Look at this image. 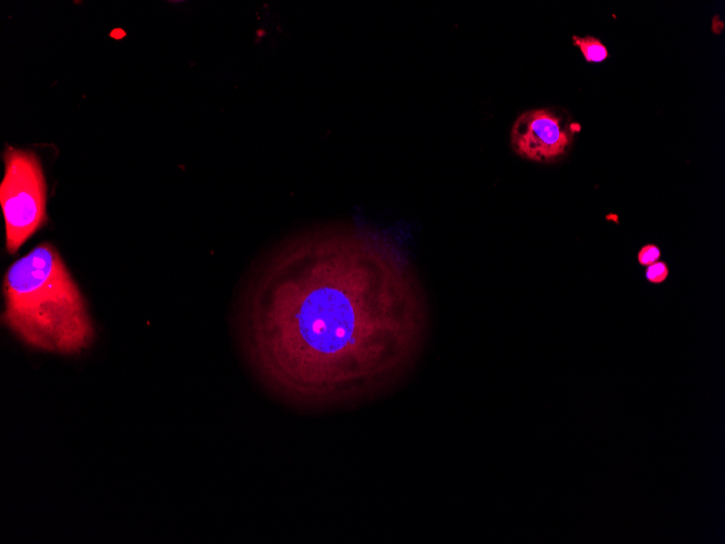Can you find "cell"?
<instances>
[{
	"label": "cell",
	"instance_id": "obj_2",
	"mask_svg": "<svg viewBox=\"0 0 725 544\" xmlns=\"http://www.w3.org/2000/svg\"><path fill=\"white\" fill-rule=\"evenodd\" d=\"M2 291V322L26 345L72 355L92 343L86 300L52 243H39L15 260L4 274Z\"/></svg>",
	"mask_w": 725,
	"mask_h": 544
},
{
	"label": "cell",
	"instance_id": "obj_5",
	"mask_svg": "<svg viewBox=\"0 0 725 544\" xmlns=\"http://www.w3.org/2000/svg\"><path fill=\"white\" fill-rule=\"evenodd\" d=\"M572 40L573 45L582 52V55L586 62L601 63L609 56L607 47L599 38L590 35H586L584 37L574 35Z\"/></svg>",
	"mask_w": 725,
	"mask_h": 544
},
{
	"label": "cell",
	"instance_id": "obj_6",
	"mask_svg": "<svg viewBox=\"0 0 725 544\" xmlns=\"http://www.w3.org/2000/svg\"><path fill=\"white\" fill-rule=\"evenodd\" d=\"M669 274L670 269L667 264L659 260L646 267L645 278L650 283L659 284L667 279Z\"/></svg>",
	"mask_w": 725,
	"mask_h": 544
},
{
	"label": "cell",
	"instance_id": "obj_3",
	"mask_svg": "<svg viewBox=\"0 0 725 544\" xmlns=\"http://www.w3.org/2000/svg\"><path fill=\"white\" fill-rule=\"evenodd\" d=\"M0 203L5 225V248L18 249L47 222V185L39 159L27 150L8 148Z\"/></svg>",
	"mask_w": 725,
	"mask_h": 544
},
{
	"label": "cell",
	"instance_id": "obj_1",
	"mask_svg": "<svg viewBox=\"0 0 725 544\" xmlns=\"http://www.w3.org/2000/svg\"><path fill=\"white\" fill-rule=\"evenodd\" d=\"M429 316L421 279L395 237L338 224L266 250L243 280L233 324L269 396L323 412L396 390L422 355Z\"/></svg>",
	"mask_w": 725,
	"mask_h": 544
},
{
	"label": "cell",
	"instance_id": "obj_7",
	"mask_svg": "<svg viewBox=\"0 0 725 544\" xmlns=\"http://www.w3.org/2000/svg\"><path fill=\"white\" fill-rule=\"evenodd\" d=\"M661 257V250L657 244L648 243L643 245L637 253V262L641 266H649Z\"/></svg>",
	"mask_w": 725,
	"mask_h": 544
},
{
	"label": "cell",
	"instance_id": "obj_4",
	"mask_svg": "<svg viewBox=\"0 0 725 544\" xmlns=\"http://www.w3.org/2000/svg\"><path fill=\"white\" fill-rule=\"evenodd\" d=\"M576 125L561 107L522 112L510 130V144L519 156L542 164L556 163L570 152Z\"/></svg>",
	"mask_w": 725,
	"mask_h": 544
},
{
	"label": "cell",
	"instance_id": "obj_8",
	"mask_svg": "<svg viewBox=\"0 0 725 544\" xmlns=\"http://www.w3.org/2000/svg\"><path fill=\"white\" fill-rule=\"evenodd\" d=\"M724 24L723 21L720 20L718 15H715L712 21V29L715 34H721L723 30Z\"/></svg>",
	"mask_w": 725,
	"mask_h": 544
}]
</instances>
